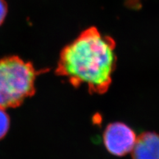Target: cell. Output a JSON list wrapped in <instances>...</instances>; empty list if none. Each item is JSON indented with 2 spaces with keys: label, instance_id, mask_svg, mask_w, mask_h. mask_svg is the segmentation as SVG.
Instances as JSON below:
<instances>
[{
  "label": "cell",
  "instance_id": "obj_1",
  "mask_svg": "<svg viewBox=\"0 0 159 159\" xmlns=\"http://www.w3.org/2000/svg\"><path fill=\"white\" fill-rule=\"evenodd\" d=\"M115 48L112 38L96 27L85 30L61 52L55 73L75 88L84 85L91 94H105L116 66Z\"/></svg>",
  "mask_w": 159,
  "mask_h": 159
},
{
  "label": "cell",
  "instance_id": "obj_2",
  "mask_svg": "<svg viewBox=\"0 0 159 159\" xmlns=\"http://www.w3.org/2000/svg\"><path fill=\"white\" fill-rule=\"evenodd\" d=\"M43 70L19 56L0 59V108H16L35 93V80Z\"/></svg>",
  "mask_w": 159,
  "mask_h": 159
},
{
  "label": "cell",
  "instance_id": "obj_3",
  "mask_svg": "<svg viewBox=\"0 0 159 159\" xmlns=\"http://www.w3.org/2000/svg\"><path fill=\"white\" fill-rule=\"evenodd\" d=\"M136 138V133L130 127L119 122L109 124L103 134V142L106 150L119 157L131 152Z\"/></svg>",
  "mask_w": 159,
  "mask_h": 159
},
{
  "label": "cell",
  "instance_id": "obj_4",
  "mask_svg": "<svg viewBox=\"0 0 159 159\" xmlns=\"http://www.w3.org/2000/svg\"><path fill=\"white\" fill-rule=\"evenodd\" d=\"M131 152L133 159H159V135L154 132L139 135Z\"/></svg>",
  "mask_w": 159,
  "mask_h": 159
},
{
  "label": "cell",
  "instance_id": "obj_5",
  "mask_svg": "<svg viewBox=\"0 0 159 159\" xmlns=\"http://www.w3.org/2000/svg\"><path fill=\"white\" fill-rule=\"evenodd\" d=\"M5 110L0 108V140L6 136L10 128V117Z\"/></svg>",
  "mask_w": 159,
  "mask_h": 159
},
{
  "label": "cell",
  "instance_id": "obj_6",
  "mask_svg": "<svg viewBox=\"0 0 159 159\" xmlns=\"http://www.w3.org/2000/svg\"><path fill=\"white\" fill-rule=\"evenodd\" d=\"M7 13V5L5 0H0V25L3 23Z\"/></svg>",
  "mask_w": 159,
  "mask_h": 159
}]
</instances>
